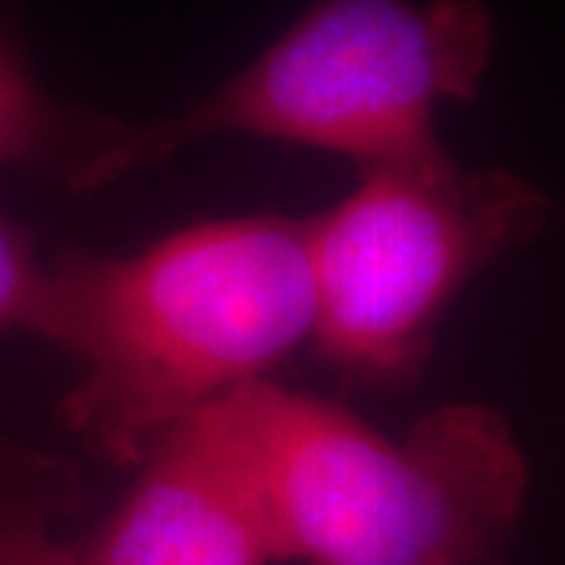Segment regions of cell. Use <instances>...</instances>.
<instances>
[{"mask_svg":"<svg viewBox=\"0 0 565 565\" xmlns=\"http://www.w3.org/2000/svg\"><path fill=\"white\" fill-rule=\"evenodd\" d=\"M63 509L54 465L0 449V565H82V546L54 531Z\"/></svg>","mask_w":565,"mask_h":565,"instance_id":"52a82bcc","label":"cell"},{"mask_svg":"<svg viewBox=\"0 0 565 565\" xmlns=\"http://www.w3.org/2000/svg\"><path fill=\"white\" fill-rule=\"evenodd\" d=\"M262 493L274 559L302 565H509L527 462L487 405H444L403 444L267 381L226 396Z\"/></svg>","mask_w":565,"mask_h":565,"instance_id":"7a4b0ae2","label":"cell"},{"mask_svg":"<svg viewBox=\"0 0 565 565\" xmlns=\"http://www.w3.org/2000/svg\"><path fill=\"white\" fill-rule=\"evenodd\" d=\"M51 333V267L39 262L32 236L0 214V333Z\"/></svg>","mask_w":565,"mask_h":565,"instance_id":"ba28073f","label":"cell"},{"mask_svg":"<svg viewBox=\"0 0 565 565\" xmlns=\"http://www.w3.org/2000/svg\"><path fill=\"white\" fill-rule=\"evenodd\" d=\"M559 221L544 189L505 170H364L362 189L308 221L315 327L327 362L367 384H412L452 299Z\"/></svg>","mask_w":565,"mask_h":565,"instance_id":"277c9868","label":"cell"},{"mask_svg":"<svg viewBox=\"0 0 565 565\" xmlns=\"http://www.w3.org/2000/svg\"><path fill=\"white\" fill-rule=\"evenodd\" d=\"M274 563L262 493L226 399L177 424L82 565Z\"/></svg>","mask_w":565,"mask_h":565,"instance_id":"5b68a950","label":"cell"},{"mask_svg":"<svg viewBox=\"0 0 565 565\" xmlns=\"http://www.w3.org/2000/svg\"><path fill=\"white\" fill-rule=\"evenodd\" d=\"M490 54L481 0H311L258 61L180 117L114 120L70 192H95L221 132L315 145L364 170L430 167L449 158L437 107L478 98Z\"/></svg>","mask_w":565,"mask_h":565,"instance_id":"3957f363","label":"cell"},{"mask_svg":"<svg viewBox=\"0 0 565 565\" xmlns=\"http://www.w3.org/2000/svg\"><path fill=\"white\" fill-rule=\"evenodd\" d=\"M114 120L54 102L17 47L0 35V167L20 163L61 170L63 185L76 180L107 139Z\"/></svg>","mask_w":565,"mask_h":565,"instance_id":"8992f818","label":"cell"},{"mask_svg":"<svg viewBox=\"0 0 565 565\" xmlns=\"http://www.w3.org/2000/svg\"><path fill=\"white\" fill-rule=\"evenodd\" d=\"M47 267V340L85 362L61 418L110 462L148 459L315 327L308 221L204 223L129 258L73 252Z\"/></svg>","mask_w":565,"mask_h":565,"instance_id":"6da1fadb","label":"cell"}]
</instances>
